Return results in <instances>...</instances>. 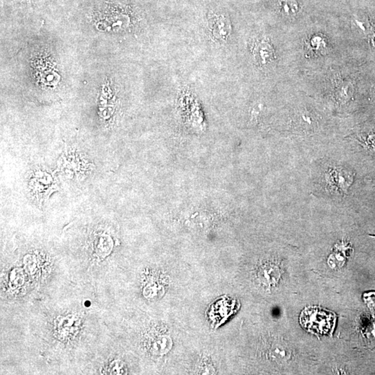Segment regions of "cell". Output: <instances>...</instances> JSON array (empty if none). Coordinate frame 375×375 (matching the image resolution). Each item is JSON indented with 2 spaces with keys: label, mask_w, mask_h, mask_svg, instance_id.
I'll return each instance as SVG.
<instances>
[{
  "label": "cell",
  "mask_w": 375,
  "mask_h": 375,
  "mask_svg": "<svg viewBox=\"0 0 375 375\" xmlns=\"http://www.w3.org/2000/svg\"><path fill=\"white\" fill-rule=\"evenodd\" d=\"M280 4L283 12L286 15H294L298 10V5L295 0H281Z\"/></svg>",
  "instance_id": "5"
},
{
  "label": "cell",
  "mask_w": 375,
  "mask_h": 375,
  "mask_svg": "<svg viewBox=\"0 0 375 375\" xmlns=\"http://www.w3.org/2000/svg\"><path fill=\"white\" fill-rule=\"evenodd\" d=\"M33 177L30 178V189L34 198L42 203L45 198H48L49 193L54 191V179L46 172H36Z\"/></svg>",
  "instance_id": "2"
},
{
  "label": "cell",
  "mask_w": 375,
  "mask_h": 375,
  "mask_svg": "<svg viewBox=\"0 0 375 375\" xmlns=\"http://www.w3.org/2000/svg\"><path fill=\"white\" fill-rule=\"evenodd\" d=\"M254 55L258 64L262 66H266L271 62L273 59V49L269 43L261 42L254 49Z\"/></svg>",
  "instance_id": "4"
},
{
  "label": "cell",
  "mask_w": 375,
  "mask_h": 375,
  "mask_svg": "<svg viewBox=\"0 0 375 375\" xmlns=\"http://www.w3.org/2000/svg\"><path fill=\"white\" fill-rule=\"evenodd\" d=\"M336 322L334 313L318 306H308L303 310L300 316L302 327L315 335L331 334Z\"/></svg>",
  "instance_id": "1"
},
{
  "label": "cell",
  "mask_w": 375,
  "mask_h": 375,
  "mask_svg": "<svg viewBox=\"0 0 375 375\" xmlns=\"http://www.w3.org/2000/svg\"><path fill=\"white\" fill-rule=\"evenodd\" d=\"M209 31L212 37L220 42H226L231 34V23L224 14H215L209 21Z\"/></svg>",
  "instance_id": "3"
}]
</instances>
